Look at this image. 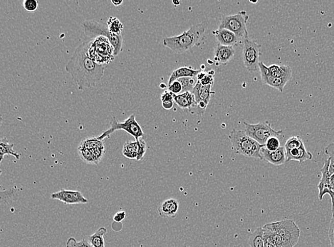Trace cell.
<instances>
[{
  "label": "cell",
  "instance_id": "7dc6e473",
  "mask_svg": "<svg viewBox=\"0 0 334 247\" xmlns=\"http://www.w3.org/2000/svg\"><path fill=\"white\" fill-rule=\"evenodd\" d=\"M111 3L113 4V5H114L115 7H118L122 5L123 1L122 0H121V1H116V0H112Z\"/></svg>",
  "mask_w": 334,
  "mask_h": 247
},
{
  "label": "cell",
  "instance_id": "74e56055",
  "mask_svg": "<svg viewBox=\"0 0 334 247\" xmlns=\"http://www.w3.org/2000/svg\"><path fill=\"white\" fill-rule=\"evenodd\" d=\"M138 141L140 150H139L138 156L136 160H140L145 156L146 151H147V145H146L145 140L142 138L138 139Z\"/></svg>",
  "mask_w": 334,
  "mask_h": 247
},
{
  "label": "cell",
  "instance_id": "7c38bea8",
  "mask_svg": "<svg viewBox=\"0 0 334 247\" xmlns=\"http://www.w3.org/2000/svg\"><path fill=\"white\" fill-rule=\"evenodd\" d=\"M260 153L263 160L272 165H282L287 162L286 150L284 147H280L275 151H270L264 146Z\"/></svg>",
  "mask_w": 334,
  "mask_h": 247
},
{
  "label": "cell",
  "instance_id": "b9f144b4",
  "mask_svg": "<svg viewBox=\"0 0 334 247\" xmlns=\"http://www.w3.org/2000/svg\"><path fill=\"white\" fill-rule=\"evenodd\" d=\"M126 217V212H124V211H122V212H117V213L115 214L114 217H113V221H115V223H122L123 220L125 219Z\"/></svg>",
  "mask_w": 334,
  "mask_h": 247
},
{
  "label": "cell",
  "instance_id": "1f68e13d",
  "mask_svg": "<svg viewBox=\"0 0 334 247\" xmlns=\"http://www.w3.org/2000/svg\"><path fill=\"white\" fill-rule=\"evenodd\" d=\"M265 147L270 151H277L279 147H281L280 140L277 136L270 137L267 140Z\"/></svg>",
  "mask_w": 334,
  "mask_h": 247
},
{
  "label": "cell",
  "instance_id": "ac0fdd59",
  "mask_svg": "<svg viewBox=\"0 0 334 247\" xmlns=\"http://www.w3.org/2000/svg\"><path fill=\"white\" fill-rule=\"evenodd\" d=\"M286 157L287 162L294 160L300 164L304 163L306 160H312L313 158L312 153L307 151L304 145L299 149L286 150Z\"/></svg>",
  "mask_w": 334,
  "mask_h": 247
},
{
  "label": "cell",
  "instance_id": "52a82bcc",
  "mask_svg": "<svg viewBox=\"0 0 334 247\" xmlns=\"http://www.w3.org/2000/svg\"><path fill=\"white\" fill-rule=\"evenodd\" d=\"M109 129L105 131L101 136L97 137V138L100 140H104L105 138H108L112 133L119 130H124L126 133H129L132 136L134 137L135 140L138 139L144 138L145 134L144 131L139 125L138 122L135 119V115L132 114L129 118L124 120V122H119L115 117H113L110 120Z\"/></svg>",
  "mask_w": 334,
  "mask_h": 247
},
{
  "label": "cell",
  "instance_id": "2e32d148",
  "mask_svg": "<svg viewBox=\"0 0 334 247\" xmlns=\"http://www.w3.org/2000/svg\"><path fill=\"white\" fill-rule=\"evenodd\" d=\"M179 210V203L176 199L165 200L158 207V214L162 218H174Z\"/></svg>",
  "mask_w": 334,
  "mask_h": 247
},
{
  "label": "cell",
  "instance_id": "83f0119b",
  "mask_svg": "<svg viewBox=\"0 0 334 247\" xmlns=\"http://www.w3.org/2000/svg\"><path fill=\"white\" fill-rule=\"evenodd\" d=\"M107 26L110 32L116 35H121L124 30V24L116 17H110L107 21Z\"/></svg>",
  "mask_w": 334,
  "mask_h": 247
},
{
  "label": "cell",
  "instance_id": "3957f363",
  "mask_svg": "<svg viewBox=\"0 0 334 247\" xmlns=\"http://www.w3.org/2000/svg\"><path fill=\"white\" fill-rule=\"evenodd\" d=\"M205 28L203 24L194 25L179 36L165 38L163 45L175 53H185L200 46L205 39Z\"/></svg>",
  "mask_w": 334,
  "mask_h": 247
},
{
  "label": "cell",
  "instance_id": "ee69618b",
  "mask_svg": "<svg viewBox=\"0 0 334 247\" xmlns=\"http://www.w3.org/2000/svg\"><path fill=\"white\" fill-rule=\"evenodd\" d=\"M330 187L332 192H334V174L331 175L330 177Z\"/></svg>",
  "mask_w": 334,
  "mask_h": 247
},
{
  "label": "cell",
  "instance_id": "8d00e7d4",
  "mask_svg": "<svg viewBox=\"0 0 334 247\" xmlns=\"http://www.w3.org/2000/svg\"><path fill=\"white\" fill-rule=\"evenodd\" d=\"M169 91H171L175 95H179L182 93V85L178 80L175 81L172 84L169 85Z\"/></svg>",
  "mask_w": 334,
  "mask_h": 247
},
{
  "label": "cell",
  "instance_id": "8992f818",
  "mask_svg": "<svg viewBox=\"0 0 334 247\" xmlns=\"http://www.w3.org/2000/svg\"><path fill=\"white\" fill-rule=\"evenodd\" d=\"M88 57L98 64H109L114 60V48L107 38L99 37L91 40Z\"/></svg>",
  "mask_w": 334,
  "mask_h": 247
},
{
  "label": "cell",
  "instance_id": "484cf974",
  "mask_svg": "<svg viewBox=\"0 0 334 247\" xmlns=\"http://www.w3.org/2000/svg\"><path fill=\"white\" fill-rule=\"evenodd\" d=\"M107 232L105 227H101L88 237V240L93 247H105L104 235Z\"/></svg>",
  "mask_w": 334,
  "mask_h": 247
},
{
  "label": "cell",
  "instance_id": "4fadbf2b",
  "mask_svg": "<svg viewBox=\"0 0 334 247\" xmlns=\"http://www.w3.org/2000/svg\"><path fill=\"white\" fill-rule=\"evenodd\" d=\"M259 71L261 73V82L264 84L268 85L271 87L276 88L278 91L283 92L285 85L289 82L287 79H278L274 77L268 71V66L264 64L263 62L259 63Z\"/></svg>",
  "mask_w": 334,
  "mask_h": 247
},
{
  "label": "cell",
  "instance_id": "f35d334b",
  "mask_svg": "<svg viewBox=\"0 0 334 247\" xmlns=\"http://www.w3.org/2000/svg\"><path fill=\"white\" fill-rule=\"evenodd\" d=\"M332 212V217L331 223H330L329 229H328V238L330 241H334V211Z\"/></svg>",
  "mask_w": 334,
  "mask_h": 247
},
{
  "label": "cell",
  "instance_id": "d4e9b609",
  "mask_svg": "<svg viewBox=\"0 0 334 247\" xmlns=\"http://www.w3.org/2000/svg\"><path fill=\"white\" fill-rule=\"evenodd\" d=\"M248 244L250 247H265V238L263 227H258L249 237Z\"/></svg>",
  "mask_w": 334,
  "mask_h": 247
},
{
  "label": "cell",
  "instance_id": "e575fe53",
  "mask_svg": "<svg viewBox=\"0 0 334 247\" xmlns=\"http://www.w3.org/2000/svg\"><path fill=\"white\" fill-rule=\"evenodd\" d=\"M92 154H93V158H94L96 163L99 165V162L102 160L103 156H104L105 153L104 144L97 146L94 149L91 150Z\"/></svg>",
  "mask_w": 334,
  "mask_h": 247
},
{
  "label": "cell",
  "instance_id": "4316f807",
  "mask_svg": "<svg viewBox=\"0 0 334 247\" xmlns=\"http://www.w3.org/2000/svg\"><path fill=\"white\" fill-rule=\"evenodd\" d=\"M178 81L182 85V93L185 92H193L195 86L198 82L197 77H185V78L178 79Z\"/></svg>",
  "mask_w": 334,
  "mask_h": 247
},
{
  "label": "cell",
  "instance_id": "f1b7e54d",
  "mask_svg": "<svg viewBox=\"0 0 334 247\" xmlns=\"http://www.w3.org/2000/svg\"><path fill=\"white\" fill-rule=\"evenodd\" d=\"M78 152H79V157H80L81 159L84 163L89 164V165H97V163H96L94 158H93V154H92L91 150L79 146Z\"/></svg>",
  "mask_w": 334,
  "mask_h": 247
},
{
  "label": "cell",
  "instance_id": "e0dca14e",
  "mask_svg": "<svg viewBox=\"0 0 334 247\" xmlns=\"http://www.w3.org/2000/svg\"><path fill=\"white\" fill-rule=\"evenodd\" d=\"M214 36H216L218 44L223 45L226 46H234L237 45L240 41L239 37H236L235 34L230 31L225 30H219L214 31Z\"/></svg>",
  "mask_w": 334,
  "mask_h": 247
},
{
  "label": "cell",
  "instance_id": "d6a6232c",
  "mask_svg": "<svg viewBox=\"0 0 334 247\" xmlns=\"http://www.w3.org/2000/svg\"><path fill=\"white\" fill-rule=\"evenodd\" d=\"M324 152L330 158L329 172L331 176L334 174V142L326 146Z\"/></svg>",
  "mask_w": 334,
  "mask_h": 247
},
{
  "label": "cell",
  "instance_id": "603a6c76",
  "mask_svg": "<svg viewBox=\"0 0 334 247\" xmlns=\"http://www.w3.org/2000/svg\"><path fill=\"white\" fill-rule=\"evenodd\" d=\"M139 150H140V147H139L138 140H135V141L129 140V141H127L124 144L122 153L124 156L129 158V159L137 160Z\"/></svg>",
  "mask_w": 334,
  "mask_h": 247
},
{
  "label": "cell",
  "instance_id": "7a4b0ae2",
  "mask_svg": "<svg viewBox=\"0 0 334 247\" xmlns=\"http://www.w3.org/2000/svg\"><path fill=\"white\" fill-rule=\"evenodd\" d=\"M263 228L265 240L279 247H294L300 237V229L292 219L267 223Z\"/></svg>",
  "mask_w": 334,
  "mask_h": 247
},
{
  "label": "cell",
  "instance_id": "681fc988",
  "mask_svg": "<svg viewBox=\"0 0 334 247\" xmlns=\"http://www.w3.org/2000/svg\"><path fill=\"white\" fill-rule=\"evenodd\" d=\"M208 73L209 75L213 76V75H214V71H209L208 73Z\"/></svg>",
  "mask_w": 334,
  "mask_h": 247
},
{
  "label": "cell",
  "instance_id": "7bdbcfd3",
  "mask_svg": "<svg viewBox=\"0 0 334 247\" xmlns=\"http://www.w3.org/2000/svg\"><path fill=\"white\" fill-rule=\"evenodd\" d=\"M174 101H170V102H162V106L164 109L171 110L174 105Z\"/></svg>",
  "mask_w": 334,
  "mask_h": 247
},
{
  "label": "cell",
  "instance_id": "db71d44e",
  "mask_svg": "<svg viewBox=\"0 0 334 247\" xmlns=\"http://www.w3.org/2000/svg\"></svg>",
  "mask_w": 334,
  "mask_h": 247
},
{
  "label": "cell",
  "instance_id": "d6986e66",
  "mask_svg": "<svg viewBox=\"0 0 334 247\" xmlns=\"http://www.w3.org/2000/svg\"><path fill=\"white\" fill-rule=\"evenodd\" d=\"M235 55L233 46H226L218 44L214 50V60L219 61L222 64H227L232 60Z\"/></svg>",
  "mask_w": 334,
  "mask_h": 247
},
{
  "label": "cell",
  "instance_id": "44dd1931",
  "mask_svg": "<svg viewBox=\"0 0 334 247\" xmlns=\"http://www.w3.org/2000/svg\"><path fill=\"white\" fill-rule=\"evenodd\" d=\"M200 71H202L201 69L196 70L191 67V66H184V67L177 68L171 73L169 80V85H171L175 81H177L180 78L197 77V76Z\"/></svg>",
  "mask_w": 334,
  "mask_h": 247
},
{
  "label": "cell",
  "instance_id": "816d5d0a",
  "mask_svg": "<svg viewBox=\"0 0 334 247\" xmlns=\"http://www.w3.org/2000/svg\"><path fill=\"white\" fill-rule=\"evenodd\" d=\"M165 84H160V88H165Z\"/></svg>",
  "mask_w": 334,
  "mask_h": 247
},
{
  "label": "cell",
  "instance_id": "f6af8a7d",
  "mask_svg": "<svg viewBox=\"0 0 334 247\" xmlns=\"http://www.w3.org/2000/svg\"><path fill=\"white\" fill-rule=\"evenodd\" d=\"M207 73H205V72L200 71V73H198V76H197V79H198V81H201L202 79H203L204 77L207 75Z\"/></svg>",
  "mask_w": 334,
  "mask_h": 247
},
{
  "label": "cell",
  "instance_id": "60d3db41",
  "mask_svg": "<svg viewBox=\"0 0 334 247\" xmlns=\"http://www.w3.org/2000/svg\"><path fill=\"white\" fill-rule=\"evenodd\" d=\"M199 82L203 86L213 85L214 84V78H213V76L209 75L208 73H207V75L201 81H199Z\"/></svg>",
  "mask_w": 334,
  "mask_h": 247
},
{
  "label": "cell",
  "instance_id": "836d02e7",
  "mask_svg": "<svg viewBox=\"0 0 334 247\" xmlns=\"http://www.w3.org/2000/svg\"><path fill=\"white\" fill-rule=\"evenodd\" d=\"M66 247H93L87 239H83L80 241L76 240L75 238L71 237L66 241Z\"/></svg>",
  "mask_w": 334,
  "mask_h": 247
},
{
  "label": "cell",
  "instance_id": "7402d4cb",
  "mask_svg": "<svg viewBox=\"0 0 334 247\" xmlns=\"http://www.w3.org/2000/svg\"><path fill=\"white\" fill-rule=\"evenodd\" d=\"M268 71L275 78L287 79L289 81L292 79V68L285 65H272L269 66Z\"/></svg>",
  "mask_w": 334,
  "mask_h": 247
},
{
  "label": "cell",
  "instance_id": "9c48e42d",
  "mask_svg": "<svg viewBox=\"0 0 334 247\" xmlns=\"http://www.w3.org/2000/svg\"><path fill=\"white\" fill-rule=\"evenodd\" d=\"M244 126H245V132L247 136L263 145H265L267 140L270 137H278L283 133L282 131H275L272 129L268 121L259 122L257 124H250L244 122Z\"/></svg>",
  "mask_w": 334,
  "mask_h": 247
},
{
  "label": "cell",
  "instance_id": "9a60e30c",
  "mask_svg": "<svg viewBox=\"0 0 334 247\" xmlns=\"http://www.w3.org/2000/svg\"><path fill=\"white\" fill-rule=\"evenodd\" d=\"M213 85H208V86H203L200 84L198 81V84L195 86L194 89L192 92L193 94L194 95L197 104H199L200 102H204L208 106L211 98L213 95L216 94L214 92L212 91V87Z\"/></svg>",
  "mask_w": 334,
  "mask_h": 247
},
{
  "label": "cell",
  "instance_id": "8fae6325",
  "mask_svg": "<svg viewBox=\"0 0 334 247\" xmlns=\"http://www.w3.org/2000/svg\"><path fill=\"white\" fill-rule=\"evenodd\" d=\"M51 198L52 200L62 202L65 205H79L88 203V200L84 197L82 193L77 190H61L52 194Z\"/></svg>",
  "mask_w": 334,
  "mask_h": 247
},
{
  "label": "cell",
  "instance_id": "30bf717a",
  "mask_svg": "<svg viewBox=\"0 0 334 247\" xmlns=\"http://www.w3.org/2000/svg\"><path fill=\"white\" fill-rule=\"evenodd\" d=\"M261 45L257 41L247 39L244 41L243 58L247 71L253 73L259 69V57Z\"/></svg>",
  "mask_w": 334,
  "mask_h": 247
},
{
  "label": "cell",
  "instance_id": "f907efd6",
  "mask_svg": "<svg viewBox=\"0 0 334 247\" xmlns=\"http://www.w3.org/2000/svg\"><path fill=\"white\" fill-rule=\"evenodd\" d=\"M330 244H331V247H334V241H330Z\"/></svg>",
  "mask_w": 334,
  "mask_h": 247
},
{
  "label": "cell",
  "instance_id": "bcb514c9",
  "mask_svg": "<svg viewBox=\"0 0 334 247\" xmlns=\"http://www.w3.org/2000/svg\"><path fill=\"white\" fill-rule=\"evenodd\" d=\"M265 247H279L277 245L273 244V243H271L270 241H267L265 240Z\"/></svg>",
  "mask_w": 334,
  "mask_h": 247
},
{
  "label": "cell",
  "instance_id": "277c9868",
  "mask_svg": "<svg viewBox=\"0 0 334 247\" xmlns=\"http://www.w3.org/2000/svg\"><path fill=\"white\" fill-rule=\"evenodd\" d=\"M229 138L236 154L263 160L260 152L265 145H260L259 142L247 136L245 131L233 129Z\"/></svg>",
  "mask_w": 334,
  "mask_h": 247
},
{
  "label": "cell",
  "instance_id": "d590c367",
  "mask_svg": "<svg viewBox=\"0 0 334 247\" xmlns=\"http://www.w3.org/2000/svg\"><path fill=\"white\" fill-rule=\"evenodd\" d=\"M23 7L29 12H34L37 10L39 3L37 0H25L22 3Z\"/></svg>",
  "mask_w": 334,
  "mask_h": 247
},
{
  "label": "cell",
  "instance_id": "ab89813d",
  "mask_svg": "<svg viewBox=\"0 0 334 247\" xmlns=\"http://www.w3.org/2000/svg\"><path fill=\"white\" fill-rule=\"evenodd\" d=\"M174 95L171 91L168 90L167 91L163 92L162 93L160 100L162 102H170V101H174Z\"/></svg>",
  "mask_w": 334,
  "mask_h": 247
},
{
  "label": "cell",
  "instance_id": "f546056e",
  "mask_svg": "<svg viewBox=\"0 0 334 247\" xmlns=\"http://www.w3.org/2000/svg\"><path fill=\"white\" fill-rule=\"evenodd\" d=\"M304 145L302 139L299 136H294L289 138L285 143L284 147L286 150L299 149Z\"/></svg>",
  "mask_w": 334,
  "mask_h": 247
},
{
  "label": "cell",
  "instance_id": "5bb4252c",
  "mask_svg": "<svg viewBox=\"0 0 334 247\" xmlns=\"http://www.w3.org/2000/svg\"><path fill=\"white\" fill-rule=\"evenodd\" d=\"M330 158L325 160L324 166L321 169V178L319 183L318 184L317 188L319 190V199L322 200L326 194H329L332 192L330 187L329 172Z\"/></svg>",
  "mask_w": 334,
  "mask_h": 247
},
{
  "label": "cell",
  "instance_id": "ba28073f",
  "mask_svg": "<svg viewBox=\"0 0 334 247\" xmlns=\"http://www.w3.org/2000/svg\"><path fill=\"white\" fill-rule=\"evenodd\" d=\"M249 19L245 11H240L233 15L223 16L220 20L219 30H227L233 32L240 39H248L249 33L247 29V22Z\"/></svg>",
  "mask_w": 334,
  "mask_h": 247
},
{
  "label": "cell",
  "instance_id": "cb8c5ba5",
  "mask_svg": "<svg viewBox=\"0 0 334 247\" xmlns=\"http://www.w3.org/2000/svg\"><path fill=\"white\" fill-rule=\"evenodd\" d=\"M14 144L9 143L8 140L6 138H3L0 140V162L3 161L4 157L6 155H11L15 157L16 159H20V155L14 151L13 147Z\"/></svg>",
  "mask_w": 334,
  "mask_h": 247
},
{
  "label": "cell",
  "instance_id": "f5cc1de1",
  "mask_svg": "<svg viewBox=\"0 0 334 247\" xmlns=\"http://www.w3.org/2000/svg\"><path fill=\"white\" fill-rule=\"evenodd\" d=\"M250 3H254V4H255V3H257V1H255V2L250 1Z\"/></svg>",
  "mask_w": 334,
  "mask_h": 247
},
{
  "label": "cell",
  "instance_id": "ffe728a7",
  "mask_svg": "<svg viewBox=\"0 0 334 247\" xmlns=\"http://www.w3.org/2000/svg\"><path fill=\"white\" fill-rule=\"evenodd\" d=\"M174 102L180 109L186 112L190 111L196 104V98L192 92H185L179 95H174Z\"/></svg>",
  "mask_w": 334,
  "mask_h": 247
},
{
  "label": "cell",
  "instance_id": "6da1fadb",
  "mask_svg": "<svg viewBox=\"0 0 334 247\" xmlns=\"http://www.w3.org/2000/svg\"><path fill=\"white\" fill-rule=\"evenodd\" d=\"M91 44L88 41L79 45L65 67L81 91L95 87L104 75V66L88 57Z\"/></svg>",
  "mask_w": 334,
  "mask_h": 247
},
{
  "label": "cell",
  "instance_id": "c3c4849f",
  "mask_svg": "<svg viewBox=\"0 0 334 247\" xmlns=\"http://www.w3.org/2000/svg\"><path fill=\"white\" fill-rule=\"evenodd\" d=\"M173 5H175V7H178L180 5V1H173Z\"/></svg>",
  "mask_w": 334,
  "mask_h": 247
},
{
  "label": "cell",
  "instance_id": "5b68a950",
  "mask_svg": "<svg viewBox=\"0 0 334 247\" xmlns=\"http://www.w3.org/2000/svg\"><path fill=\"white\" fill-rule=\"evenodd\" d=\"M83 30L88 37L97 38L104 37L107 38L112 46L114 48V56L116 57L123 51V37L111 33L107 25L94 20H86L82 24Z\"/></svg>",
  "mask_w": 334,
  "mask_h": 247
},
{
  "label": "cell",
  "instance_id": "4dcf8cb0",
  "mask_svg": "<svg viewBox=\"0 0 334 247\" xmlns=\"http://www.w3.org/2000/svg\"><path fill=\"white\" fill-rule=\"evenodd\" d=\"M101 145H104V140H99L97 137H93L92 138L86 139L84 141L81 142L79 146L91 150Z\"/></svg>",
  "mask_w": 334,
  "mask_h": 247
}]
</instances>
